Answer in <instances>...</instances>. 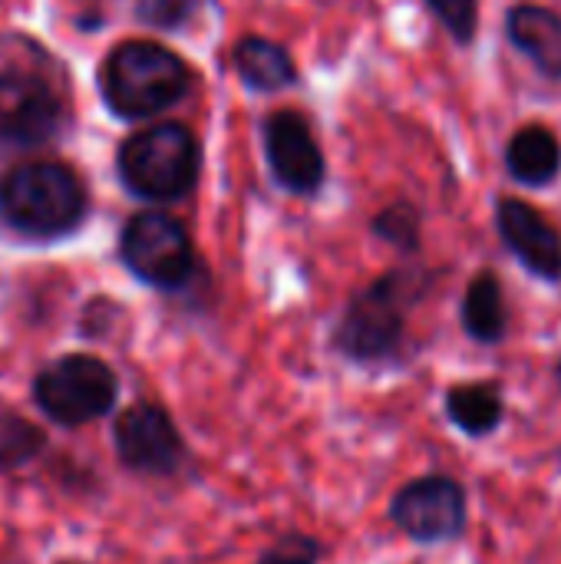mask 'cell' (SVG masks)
I'll list each match as a JSON object with an SVG mask.
<instances>
[{
	"instance_id": "obj_1",
	"label": "cell",
	"mask_w": 561,
	"mask_h": 564,
	"mask_svg": "<svg viewBox=\"0 0 561 564\" xmlns=\"http://www.w3.org/2000/svg\"><path fill=\"white\" fill-rule=\"evenodd\" d=\"M69 126V93L56 56L23 33L0 36V152H33Z\"/></svg>"
},
{
	"instance_id": "obj_2",
	"label": "cell",
	"mask_w": 561,
	"mask_h": 564,
	"mask_svg": "<svg viewBox=\"0 0 561 564\" xmlns=\"http://www.w3.org/2000/svg\"><path fill=\"white\" fill-rule=\"evenodd\" d=\"M89 192L56 159H30L0 175V225L20 241L53 245L83 228Z\"/></svg>"
},
{
	"instance_id": "obj_3",
	"label": "cell",
	"mask_w": 561,
	"mask_h": 564,
	"mask_svg": "<svg viewBox=\"0 0 561 564\" xmlns=\"http://www.w3.org/2000/svg\"><path fill=\"white\" fill-rule=\"evenodd\" d=\"M192 89L188 63L155 40H122L99 66V96L116 119L162 116Z\"/></svg>"
},
{
	"instance_id": "obj_4",
	"label": "cell",
	"mask_w": 561,
	"mask_h": 564,
	"mask_svg": "<svg viewBox=\"0 0 561 564\" xmlns=\"http://www.w3.org/2000/svg\"><path fill=\"white\" fill-rule=\"evenodd\" d=\"M430 288V274L417 268H400L364 291H357L334 330V347L354 364H380L400 354L407 334V311Z\"/></svg>"
},
{
	"instance_id": "obj_5",
	"label": "cell",
	"mask_w": 561,
	"mask_h": 564,
	"mask_svg": "<svg viewBox=\"0 0 561 564\" xmlns=\"http://www.w3.org/2000/svg\"><path fill=\"white\" fill-rule=\"evenodd\" d=\"M116 172L129 195L169 205L192 195L202 172V145L182 122H155L132 132L116 152Z\"/></svg>"
},
{
	"instance_id": "obj_6",
	"label": "cell",
	"mask_w": 561,
	"mask_h": 564,
	"mask_svg": "<svg viewBox=\"0 0 561 564\" xmlns=\"http://www.w3.org/2000/svg\"><path fill=\"white\" fill-rule=\"evenodd\" d=\"M119 261L152 291L179 294L198 274L195 245L185 225L165 212H139L119 231Z\"/></svg>"
},
{
	"instance_id": "obj_7",
	"label": "cell",
	"mask_w": 561,
	"mask_h": 564,
	"mask_svg": "<svg viewBox=\"0 0 561 564\" xmlns=\"http://www.w3.org/2000/svg\"><path fill=\"white\" fill-rule=\"evenodd\" d=\"M119 397L109 364L93 354H66L33 377V403L60 426H86L103 420Z\"/></svg>"
},
{
	"instance_id": "obj_8",
	"label": "cell",
	"mask_w": 561,
	"mask_h": 564,
	"mask_svg": "<svg viewBox=\"0 0 561 564\" xmlns=\"http://www.w3.org/2000/svg\"><path fill=\"white\" fill-rule=\"evenodd\" d=\"M390 519L420 545H440L463 535L470 506L466 489L450 476H423L400 486L390 499Z\"/></svg>"
},
{
	"instance_id": "obj_9",
	"label": "cell",
	"mask_w": 561,
	"mask_h": 564,
	"mask_svg": "<svg viewBox=\"0 0 561 564\" xmlns=\"http://www.w3.org/2000/svg\"><path fill=\"white\" fill-rule=\"evenodd\" d=\"M112 443L119 463L139 476H175L188 459L179 426L155 403H132L122 410L112 430Z\"/></svg>"
},
{
	"instance_id": "obj_10",
	"label": "cell",
	"mask_w": 561,
	"mask_h": 564,
	"mask_svg": "<svg viewBox=\"0 0 561 564\" xmlns=\"http://www.w3.org/2000/svg\"><path fill=\"white\" fill-rule=\"evenodd\" d=\"M265 159L274 182L291 195H314L327 178L324 152L294 109H278L265 119Z\"/></svg>"
},
{
	"instance_id": "obj_11",
	"label": "cell",
	"mask_w": 561,
	"mask_h": 564,
	"mask_svg": "<svg viewBox=\"0 0 561 564\" xmlns=\"http://www.w3.org/2000/svg\"><path fill=\"white\" fill-rule=\"evenodd\" d=\"M496 228L529 274L561 284V231L539 208L522 198H503L496 205Z\"/></svg>"
},
{
	"instance_id": "obj_12",
	"label": "cell",
	"mask_w": 561,
	"mask_h": 564,
	"mask_svg": "<svg viewBox=\"0 0 561 564\" xmlns=\"http://www.w3.org/2000/svg\"><path fill=\"white\" fill-rule=\"evenodd\" d=\"M506 33L542 76L561 83V13L539 3H516L506 13Z\"/></svg>"
},
{
	"instance_id": "obj_13",
	"label": "cell",
	"mask_w": 561,
	"mask_h": 564,
	"mask_svg": "<svg viewBox=\"0 0 561 564\" xmlns=\"http://www.w3.org/2000/svg\"><path fill=\"white\" fill-rule=\"evenodd\" d=\"M506 169L519 185L546 188L561 175V142L549 126H522L506 145Z\"/></svg>"
},
{
	"instance_id": "obj_14",
	"label": "cell",
	"mask_w": 561,
	"mask_h": 564,
	"mask_svg": "<svg viewBox=\"0 0 561 564\" xmlns=\"http://www.w3.org/2000/svg\"><path fill=\"white\" fill-rule=\"evenodd\" d=\"M235 69L241 76V83L248 89H258V93H278V89H288L298 83V66L291 59V53L274 43V40H265V36H241L235 43Z\"/></svg>"
},
{
	"instance_id": "obj_15",
	"label": "cell",
	"mask_w": 561,
	"mask_h": 564,
	"mask_svg": "<svg viewBox=\"0 0 561 564\" xmlns=\"http://www.w3.org/2000/svg\"><path fill=\"white\" fill-rule=\"evenodd\" d=\"M463 330L476 344H499L509 330V311L503 297V284L493 271H479L463 297Z\"/></svg>"
},
{
	"instance_id": "obj_16",
	"label": "cell",
	"mask_w": 561,
	"mask_h": 564,
	"mask_svg": "<svg viewBox=\"0 0 561 564\" xmlns=\"http://www.w3.org/2000/svg\"><path fill=\"white\" fill-rule=\"evenodd\" d=\"M446 416L456 430L479 440L503 426L506 403L493 383H460L446 393Z\"/></svg>"
},
{
	"instance_id": "obj_17",
	"label": "cell",
	"mask_w": 561,
	"mask_h": 564,
	"mask_svg": "<svg viewBox=\"0 0 561 564\" xmlns=\"http://www.w3.org/2000/svg\"><path fill=\"white\" fill-rule=\"evenodd\" d=\"M43 449H46V436L36 423L17 413H0V473L30 466Z\"/></svg>"
},
{
	"instance_id": "obj_18",
	"label": "cell",
	"mask_w": 561,
	"mask_h": 564,
	"mask_svg": "<svg viewBox=\"0 0 561 564\" xmlns=\"http://www.w3.org/2000/svg\"><path fill=\"white\" fill-rule=\"evenodd\" d=\"M370 231H374L384 245H390V248H397V251H403V254H413V251L420 248L423 221H420V212H417L410 202H393V205H387V208L370 221Z\"/></svg>"
},
{
	"instance_id": "obj_19",
	"label": "cell",
	"mask_w": 561,
	"mask_h": 564,
	"mask_svg": "<svg viewBox=\"0 0 561 564\" xmlns=\"http://www.w3.org/2000/svg\"><path fill=\"white\" fill-rule=\"evenodd\" d=\"M198 7L202 0H136V20L142 26L175 33L198 13Z\"/></svg>"
},
{
	"instance_id": "obj_20",
	"label": "cell",
	"mask_w": 561,
	"mask_h": 564,
	"mask_svg": "<svg viewBox=\"0 0 561 564\" xmlns=\"http://www.w3.org/2000/svg\"><path fill=\"white\" fill-rule=\"evenodd\" d=\"M427 7L456 43H473L479 30V0H427Z\"/></svg>"
},
{
	"instance_id": "obj_21",
	"label": "cell",
	"mask_w": 561,
	"mask_h": 564,
	"mask_svg": "<svg viewBox=\"0 0 561 564\" xmlns=\"http://www.w3.org/2000/svg\"><path fill=\"white\" fill-rule=\"evenodd\" d=\"M321 555L324 549L314 535L291 532V535H281L271 549H265L255 564H317Z\"/></svg>"
},
{
	"instance_id": "obj_22",
	"label": "cell",
	"mask_w": 561,
	"mask_h": 564,
	"mask_svg": "<svg viewBox=\"0 0 561 564\" xmlns=\"http://www.w3.org/2000/svg\"><path fill=\"white\" fill-rule=\"evenodd\" d=\"M555 377H559V383H561V357H559V364H555Z\"/></svg>"
}]
</instances>
